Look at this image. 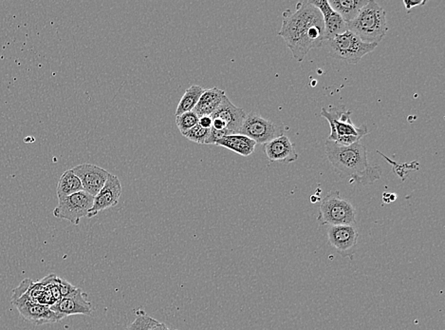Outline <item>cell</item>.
Segmentation results:
<instances>
[{
    "instance_id": "13",
    "label": "cell",
    "mask_w": 445,
    "mask_h": 330,
    "mask_svg": "<svg viewBox=\"0 0 445 330\" xmlns=\"http://www.w3.org/2000/svg\"><path fill=\"white\" fill-rule=\"evenodd\" d=\"M82 183L83 189L94 197L107 182L110 172L92 164H82L72 169Z\"/></svg>"
},
{
    "instance_id": "9",
    "label": "cell",
    "mask_w": 445,
    "mask_h": 330,
    "mask_svg": "<svg viewBox=\"0 0 445 330\" xmlns=\"http://www.w3.org/2000/svg\"><path fill=\"white\" fill-rule=\"evenodd\" d=\"M93 200L94 197L85 190L67 196L58 200V206L53 211L54 217L79 225L80 219L86 217L92 208Z\"/></svg>"
},
{
    "instance_id": "14",
    "label": "cell",
    "mask_w": 445,
    "mask_h": 330,
    "mask_svg": "<svg viewBox=\"0 0 445 330\" xmlns=\"http://www.w3.org/2000/svg\"><path fill=\"white\" fill-rule=\"evenodd\" d=\"M212 119H219L224 124L225 129L229 135L240 133L246 113L242 108L233 104L227 95H225L221 105L210 115Z\"/></svg>"
},
{
    "instance_id": "17",
    "label": "cell",
    "mask_w": 445,
    "mask_h": 330,
    "mask_svg": "<svg viewBox=\"0 0 445 330\" xmlns=\"http://www.w3.org/2000/svg\"><path fill=\"white\" fill-rule=\"evenodd\" d=\"M225 95H226L225 92L219 88L215 87L212 89L203 90L193 112H195L199 117L211 115L221 105Z\"/></svg>"
},
{
    "instance_id": "21",
    "label": "cell",
    "mask_w": 445,
    "mask_h": 330,
    "mask_svg": "<svg viewBox=\"0 0 445 330\" xmlns=\"http://www.w3.org/2000/svg\"><path fill=\"white\" fill-rule=\"evenodd\" d=\"M203 90V88L198 86V85H193V86L188 88L185 92V94L183 95L182 99L178 102L175 113L176 117L193 110L200 99Z\"/></svg>"
},
{
    "instance_id": "1",
    "label": "cell",
    "mask_w": 445,
    "mask_h": 330,
    "mask_svg": "<svg viewBox=\"0 0 445 330\" xmlns=\"http://www.w3.org/2000/svg\"><path fill=\"white\" fill-rule=\"evenodd\" d=\"M285 41L296 61L301 62L312 50L325 43V26L322 15L310 0L296 4V10L283 13V22L278 33Z\"/></svg>"
},
{
    "instance_id": "15",
    "label": "cell",
    "mask_w": 445,
    "mask_h": 330,
    "mask_svg": "<svg viewBox=\"0 0 445 330\" xmlns=\"http://www.w3.org/2000/svg\"><path fill=\"white\" fill-rule=\"evenodd\" d=\"M263 151L270 162L289 164L299 159L296 145L285 135L263 144Z\"/></svg>"
},
{
    "instance_id": "4",
    "label": "cell",
    "mask_w": 445,
    "mask_h": 330,
    "mask_svg": "<svg viewBox=\"0 0 445 330\" xmlns=\"http://www.w3.org/2000/svg\"><path fill=\"white\" fill-rule=\"evenodd\" d=\"M346 28L364 42L379 44L388 31L385 11L376 1L369 0L355 19L346 23Z\"/></svg>"
},
{
    "instance_id": "11",
    "label": "cell",
    "mask_w": 445,
    "mask_h": 330,
    "mask_svg": "<svg viewBox=\"0 0 445 330\" xmlns=\"http://www.w3.org/2000/svg\"><path fill=\"white\" fill-rule=\"evenodd\" d=\"M121 195V184L116 175L110 174L100 192L94 196L92 208L87 213V218L96 216L101 211L115 207L118 205Z\"/></svg>"
},
{
    "instance_id": "24",
    "label": "cell",
    "mask_w": 445,
    "mask_h": 330,
    "mask_svg": "<svg viewBox=\"0 0 445 330\" xmlns=\"http://www.w3.org/2000/svg\"><path fill=\"white\" fill-rule=\"evenodd\" d=\"M157 322V320L147 315L144 311H138L136 319L125 330H149Z\"/></svg>"
},
{
    "instance_id": "27",
    "label": "cell",
    "mask_w": 445,
    "mask_h": 330,
    "mask_svg": "<svg viewBox=\"0 0 445 330\" xmlns=\"http://www.w3.org/2000/svg\"><path fill=\"white\" fill-rule=\"evenodd\" d=\"M396 199H397V195H396L395 193L385 192L384 195H383V200H384L385 203H392L394 202Z\"/></svg>"
},
{
    "instance_id": "22",
    "label": "cell",
    "mask_w": 445,
    "mask_h": 330,
    "mask_svg": "<svg viewBox=\"0 0 445 330\" xmlns=\"http://www.w3.org/2000/svg\"><path fill=\"white\" fill-rule=\"evenodd\" d=\"M198 123L199 117L196 115L195 112H193V110L183 113V115H178V117H176V124H177L178 130L182 133V135L183 133H185V131L195 127Z\"/></svg>"
},
{
    "instance_id": "18",
    "label": "cell",
    "mask_w": 445,
    "mask_h": 330,
    "mask_svg": "<svg viewBox=\"0 0 445 330\" xmlns=\"http://www.w3.org/2000/svg\"><path fill=\"white\" fill-rule=\"evenodd\" d=\"M215 145L224 147L242 156H249L255 151L257 143L247 136L237 133L224 136L217 140Z\"/></svg>"
},
{
    "instance_id": "12",
    "label": "cell",
    "mask_w": 445,
    "mask_h": 330,
    "mask_svg": "<svg viewBox=\"0 0 445 330\" xmlns=\"http://www.w3.org/2000/svg\"><path fill=\"white\" fill-rule=\"evenodd\" d=\"M50 308L65 318L72 315H92L93 311L92 303L87 300V293L81 288L71 295L61 298Z\"/></svg>"
},
{
    "instance_id": "8",
    "label": "cell",
    "mask_w": 445,
    "mask_h": 330,
    "mask_svg": "<svg viewBox=\"0 0 445 330\" xmlns=\"http://www.w3.org/2000/svg\"><path fill=\"white\" fill-rule=\"evenodd\" d=\"M284 131L285 127L281 121L266 118L260 113L251 112L246 113L240 133L252 139L255 143L263 145L284 135Z\"/></svg>"
},
{
    "instance_id": "6",
    "label": "cell",
    "mask_w": 445,
    "mask_h": 330,
    "mask_svg": "<svg viewBox=\"0 0 445 330\" xmlns=\"http://www.w3.org/2000/svg\"><path fill=\"white\" fill-rule=\"evenodd\" d=\"M30 282L31 279L23 280L12 291V303L17 308L20 315L35 326L58 323L63 320L65 317L51 311L50 306L40 305L30 300L26 293Z\"/></svg>"
},
{
    "instance_id": "20",
    "label": "cell",
    "mask_w": 445,
    "mask_h": 330,
    "mask_svg": "<svg viewBox=\"0 0 445 330\" xmlns=\"http://www.w3.org/2000/svg\"><path fill=\"white\" fill-rule=\"evenodd\" d=\"M82 190H84L82 183L80 181L79 178L72 172V170H68L61 175L58 189H56L58 200L63 199V198L74 195V193L82 192Z\"/></svg>"
},
{
    "instance_id": "28",
    "label": "cell",
    "mask_w": 445,
    "mask_h": 330,
    "mask_svg": "<svg viewBox=\"0 0 445 330\" xmlns=\"http://www.w3.org/2000/svg\"><path fill=\"white\" fill-rule=\"evenodd\" d=\"M149 330H177V329H169L167 326V324L164 323H160V322H157L156 324H153Z\"/></svg>"
},
{
    "instance_id": "23",
    "label": "cell",
    "mask_w": 445,
    "mask_h": 330,
    "mask_svg": "<svg viewBox=\"0 0 445 330\" xmlns=\"http://www.w3.org/2000/svg\"><path fill=\"white\" fill-rule=\"evenodd\" d=\"M209 135H210V130L201 127L199 124H196L195 127L183 133V135L187 138L188 140L195 142V143L200 144V145H205V142L208 139Z\"/></svg>"
},
{
    "instance_id": "25",
    "label": "cell",
    "mask_w": 445,
    "mask_h": 330,
    "mask_svg": "<svg viewBox=\"0 0 445 330\" xmlns=\"http://www.w3.org/2000/svg\"><path fill=\"white\" fill-rule=\"evenodd\" d=\"M199 125L204 129H209L212 127V118L210 115H205V117H199Z\"/></svg>"
},
{
    "instance_id": "19",
    "label": "cell",
    "mask_w": 445,
    "mask_h": 330,
    "mask_svg": "<svg viewBox=\"0 0 445 330\" xmlns=\"http://www.w3.org/2000/svg\"><path fill=\"white\" fill-rule=\"evenodd\" d=\"M328 2L344 22L349 23L355 19L369 0H330Z\"/></svg>"
},
{
    "instance_id": "10",
    "label": "cell",
    "mask_w": 445,
    "mask_h": 330,
    "mask_svg": "<svg viewBox=\"0 0 445 330\" xmlns=\"http://www.w3.org/2000/svg\"><path fill=\"white\" fill-rule=\"evenodd\" d=\"M328 244L343 258L353 259L358 247L357 226H333L328 229Z\"/></svg>"
},
{
    "instance_id": "26",
    "label": "cell",
    "mask_w": 445,
    "mask_h": 330,
    "mask_svg": "<svg viewBox=\"0 0 445 330\" xmlns=\"http://www.w3.org/2000/svg\"><path fill=\"white\" fill-rule=\"evenodd\" d=\"M426 3V1H412V0H405V1H403L405 9L408 10V11H410L411 8L420 6V5H424Z\"/></svg>"
},
{
    "instance_id": "2",
    "label": "cell",
    "mask_w": 445,
    "mask_h": 330,
    "mask_svg": "<svg viewBox=\"0 0 445 330\" xmlns=\"http://www.w3.org/2000/svg\"><path fill=\"white\" fill-rule=\"evenodd\" d=\"M325 151L336 174L343 179H349L351 184H373L381 178V167L369 163L367 148L360 142L342 146L328 140Z\"/></svg>"
},
{
    "instance_id": "7",
    "label": "cell",
    "mask_w": 445,
    "mask_h": 330,
    "mask_svg": "<svg viewBox=\"0 0 445 330\" xmlns=\"http://www.w3.org/2000/svg\"><path fill=\"white\" fill-rule=\"evenodd\" d=\"M328 56L349 64H357L364 56L372 53L378 44L366 43L358 37L346 30L345 33L325 41Z\"/></svg>"
},
{
    "instance_id": "16",
    "label": "cell",
    "mask_w": 445,
    "mask_h": 330,
    "mask_svg": "<svg viewBox=\"0 0 445 330\" xmlns=\"http://www.w3.org/2000/svg\"><path fill=\"white\" fill-rule=\"evenodd\" d=\"M310 3L319 10L321 15H322L325 26V41L330 40V38H335L336 35H341V33H345L348 30L346 23L330 6L327 0H310Z\"/></svg>"
},
{
    "instance_id": "5",
    "label": "cell",
    "mask_w": 445,
    "mask_h": 330,
    "mask_svg": "<svg viewBox=\"0 0 445 330\" xmlns=\"http://www.w3.org/2000/svg\"><path fill=\"white\" fill-rule=\"evenodd\" d=\"M317 221L321 226H357L356 210L339 190H333L321 200Z\"/></svg>"
},
{
    "instance_id": "29",
    "label": "cell",
    "mask_w": 445,
    "mask_h": 330,
    "mask_svg": "<svg viewBox=\"0 0 445 330\" xmlns=\"http://www.w3.org/2000/svg\"><path fill=\"white\" fill-rule=\"evenodd\" d=\"M318 198H319L318 196L312 195V197H310V201H312V203L317 202V201H319Z\"/></svg>"
},
{
    "instance_id": "3",
    "label": "cell",
    "mask_w": 445,
    "mask_h": 330,
    "mask_svg": "<svg viewBox=\"0 0 445 330\" xmlns=\"http://www.w3.org/2000/svg\"><path fill=\"white\" fill-rule=\"evenodd\" d=\"M353 112L345 106H330L328 109L323 108L320 115L330 124V133L328 141L335 142L342 146L358 143L362 138L369 135L367 124L357 127L351 120Z\"/></svg>"
}]
</instances>
